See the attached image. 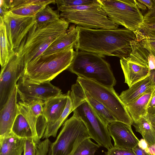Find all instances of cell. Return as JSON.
I'll return each instance as SVG.
<instances>
[{
	"label": "cell",
	"mask_w": 155,
	"mask_h": 155,
	"mask_svg": "<svg viewBox=\"0 0 155 155\" xmlns=\"http://www.w3.org/2000/svg\"><path fill=\"white\" fill-rule=\"evenodd\" d=\"M60 18L77 26L92 29H116L119 25L110 20L97 0L85 5L59 6Z\"/></svg>",
	"instance_id": "obj_5"
},
{
	"label": "cell",
	"mask_w": 155,
	"mask_h": 155,
	"mask_svg": "<svg viewBox=\"0 0 155 155\" xmlns=\"http://www.w3.org/2000/svg\"><path fill=\"white\" fill-rule=\"evenodd\" d=\"M149 153L150 155H155V144L149 146Z\"/></svg>",
	"instance_id": "obj_44"
},
{
	"label": "cell",
	"mask_w": 155,
	"mask_h": 155,
	"mask_svg": "<svg viewBox=\"0 0 155 155\" xmlns=\"http://www.w3.org/2000/svg\"><path fill=\"white\" fill-rule=\"evenodd\" d=\"M134 32L138 42L144 38L155 39V18L144 21L140 27Z\"/></svg>",
	"instance_id": "obj_28"
},
{
	"label": "cell",
	"mask_w": 155,
	"mask_h": 155,
	"mask_svg": "<svg viewBox=\"0 0 155 155\" xmlns=\"http://www.w3.org/2000/svg\"><path fill=\"white\" fill-rule=\"evenodd\" d=\"M110 135L114 140V147L132 149L139 140L133 132L131 126L124 123L114 121L107 125Z\"/></svg>",
	"instance_id": "obj_14"
},
{
	"label": "cell",
	"mask_w": 155,
	"mask_h": 155,
	"mask_svg": "<svg viewBox=\"0 0 155 155\" xmlns=\"http://www.w3.org/2000/svg\"><path fill=\"white\" fill-rule=\"evenodd\" d=\"M79 33L78 26L71 25L64 34L49 46L42 55L58 53L70 48H74L78 41Z\"/></svg>",
	"instance_id": "obj_19"
},
{
	"label": "cell",
	"mask_w": 155,
	"mask_h": 155,
	"mask_svg": "<svg viewBox=\"0 0 155 155\" xmlns=\"http://www.w3.org/2000/svg\"><path fill=\"white\" fill-rule=\"evenodd\" d=\"M105 155H107L106 154H105Z\"/></svg>",
	"instance_id": "obj_46"
},
{
	"label": "cell",
	"mask_w": 155,
	"mask_h": 155,
	"mask_svg": "<svg viewBox=\"0 0 155 155\" xmlns=\"http://www.w3.org/2000/svg\"><path fill=\"white\" fill-rule=\"evenodd\" d=\"M152 123L155 127V120L152 122Z\"/></svg>",
	"instance_id": "obj_45"
},
{
	"label": "cell",
	"mask_w": 155,
	"mask_h": 155,
	"mask_svg": "<svg viewBox=\"0 0 155 155\" xmlns=\"http://www.w3.org/2000/svg\"><path fill=\"white\" fill-rule=\"evenodd\" d=\"M36 144L33 138L25 139L23 155H36Z\"/></svg>",
	"instance_id": "obj_32"
},
{
	"label": "cell",
	"mask_w": 155,
	"mask_h": 155,
	"mask_svg": "<svg viewBox=\"0 0 155 155\" xmlns=\"http://www.w3.org/2000/svg\"><path fill=\"white\" fill-rule=\"evenodd\" d=\"M17 94L16 85L6 104L0 109V138L12 133L13 125L19 113L17 103Z\"/></svg>",
	"instance_id": "obj_15"
},
{
	"label": "cell",
	"mask_w": 155,
	"mask_h": 155,
	"mask_svg": "<svg viewBox=\"0 0 155 155\" xmlns=\"http://www.w3.org/2000/svg\"><path fill=\"white\" fill-rule=\"evenodd\" d=\"M25 65L23 57L15 53L1 68L0 76V109L6 104L17 82L23 74Z\"/></svg>",
	"instance_id": "obj_11"
},
{
	"label": "cell",
	"mask_w": 155,
	"mask_h": 155,
	"mask_svg": "<svg viewBox=\"0 0 155 155\" xmlns=\"http://www.w3.org/2000/svg\"><path fill=\"white\" fill-rule=\"evenodd\" d=\"M153 5L152 8L148 10L144 15V21L150 18H155V0H152Z\"/></svg>",
	"instance_id": "obj_38"
},
{
	"label": "cell",
	"mask_w": 155,
	"mask_h": 155,
	"mask_svg": "<svg viewBox=\"0 0 155 155\" xmlns=\"http://www.w3.org/2000/svg\"><path fill=\"white\" fill-rule=\"evenodd\" d=\"M79 38L75 50L120 59L128 56L132 51L131 42L136 39L134 32L125 28L92 29L78 26Z\"/></svg>",
	"instance_id": "obj_1"
},
{
	"label": "cell",
	"mask_w": 155,
	"mask_h": 155,
	"mask_svg": "<svg viewBox=\"0 0 155 155\" xmlns=\"http://www.w3.org/2000/svg\"><path fill=\"white\" fill-rule=\"evenodd\" d=\"M67 101L65 108L59 119L50 127L46 128L42 138L48 139L51 137H55L58 131L68 115L74 110L70 94V91L67 93Z\"/></svg>",
	"instance_id": "obj_26"
},
{
	"label": "cell",
	"mask_w": 155,
	"mask_h": 155,
	"mask_svg": "<svg viewBox=\"0 0 155 155\" xmlns=\"http://www.w3.org/2000/svg\"><path fill=\"white\" fill-rule=\"evenodd\" d=\"M74 48L42 55L33 63L27 65L21 77L28 81L40 83L50 81L71 65L75 54Z\"/></svg>",
	"instance_id": "obj_4"
},
{
	"label": "cell",
	"mask_w": 155,
	"mask_h": 155,
	"mask_svg": "<svg viewBox=\"0 0 155 155\" xmlns=\"http://www.w3.org/2000/svg\"><path fill=\"white\" fill-rule=\"evenodd\" d=\"M69 23L60 18L48 24L35 23L23 39L18 48L14 50L23 57L25 66L36 61L49 46L64 34L69 28Z\"/></svg>",
	"instance_id": "obj_2"
},
{
	"label": "cell",
	"mask_w": 155,
	"mask_h": 155,
	"mask_svg": "<svg viewBox=\"0 0 155 155\" xmlns=\"http://www.w3.org/2000/svg\"><path fill=\"white\" fill-rule=\"evenodd\" d=\"M84 91L86 101L106 125L107 126L109 123L117 121L113 114L107 107Z\"/></svg>",
	"instance_id": "obj_25"
},
{
	"label": "cell",
	"mask_w": 155,
	"mask_h": 155,
	"mask_svg": "<svg viewBox=\"0 0 155 155\" xmlns=\"http://www.w3.org/2000/svg\"><path fill=\"white\" fill-rule=\"evenodd\" d=\"M67 94H61L44 102L42 115L45 118L48 128L59 119L66 106Z\"/></svg>",
	"instance_id": "obj_17"
},
{
	"label": "cell",
	"mask_w": 155,
	"mask_h": 155,
	"mask_svg": "<svg viewBox=\"0 0 155 155\" xmlns=\"http://www.w3.org/2000/svg\"><path fill=\"white\" fill-rule=\"evenodd\" d=\"M137 5L138 8L144 12L147 10V8L143 4L140 2L139 0H136Z\"/></svg>",
	"instance_id": "obj_43"
},
{
	"label": "cell",
	"mask_w": 155,
	"mask_h": 155,
	"mask_svg": "<svg viewBox=\"0 0 155 155\" xmlns=\"http://www.w3.org/2000/svg\"><path fill=\"white\" fill-rule=\"evenodd\" d=\"M131 44L132 50L130 55L120 60L124 82L129 87L148 76L150 71L149 58L150 53L136 39Z\"/></svg>",
	"instance_id": "obj_9"
},
{
	"label": "cell",
	"mask_w": 155,
	"mask_h": 155,
	"mask_svg": "<svg viewBox=\"0 0 155 155\" xmlns=\"http://www.w3.org/2000/svg\"><path fill=\"white\" fill-rule=\"evenodd\" d=\"M0 63L1 68L4 67L15 54L8 40L5 26L2 17L0 19Z\"/></svg>",
	"instance_id": "obj_24"
},
{
	"label": "cell",
	"mask_w": 155,
	"mask_h": 155,
	"mask_svg": "<svg viewBox=\"0 0 155 155\" xmlns=\"http://www.w3.org/2000/svg\"><path fill=\"white\" fill-rule=\"evenodd\" d=\"M103 58L96 54L75 50V56L67 69L79 77L113 88L116 81L110 65Z\"/></svg>",
	"instance_id": "obj_3"
},
{
	"label": "cell",
	"mask_w": 155,
	"mask_h": 155,
	"mask_svg": "<svg viewBox=\"0 0 155 155\" xmlns=\"http://www.w3.org/2000/svg\"><path fill=\"white\" fill-rule=\"evenodd\" d=\"M35 23L38 24H48L59 20L60 14L58 10H54L48 5L35 15Z\"/></svg>",
	"instance_id": "obj_29"
},
{
	"label": "cell",
	"mask_w": 155,
	"mask_h": 155,
	"mask_svg": "<svg viewBox=\"0 0 155 155\" xmlns=\"http://www.w3.org/2000/svg\"><path fill=\"white\" fill-rule=\"evenodd\" d=\"M17 91L21 101L39 99L44 102L62 94L61 89L50 81L40 83L31 82L21 77L16 85Z\"/></svg>",
	"instance_id": "obj_13"
},
{
	"label": "cell",
	"mask_w": 155,
	"mask_h": 155,
	"mask_svg": "<svg viewBox=\"0 0 155 155\" xmlns=\"http://www.w3.org/2000/svg\"><path fill=\"white\" fill-rule=\"evenodd\" d=\"M94 0H57L56 3L59 6H73L88 5L93 3Z\"/></svg>",
	"instance_id": "obj_31"
},
{
	"label": "cell",
	"mask_w": 155,
	"mask_h": 155,
	"mask_svg": "<svg viewBox=\"0 0 155 155\" xmlns=\"http://www.w3.org/2000/svg\"><path fill=\"white\" fill-rule=\"evenodd\" d=\"M154 91L152 86L134 101L125 105L133 122L141 116L147 115L148 106Z\"/></svg>",
	"instance_id": "obj_20"
},
{
	"label": "cell",
	"mask_w": 155,
	"mask_h": 155,
	"mask_svg": "<svg viewBox=\"0 0 155 155\" xmlns=\"http://www.w3.org/2000/svg\"><path fill=\"white\" fill-rule=\"evenodd\" d=\"M2 18L8 40L14 51L18 48L23 39L35 23V15L20 16L9 11Z\"/></svg>",
	"instance_id": "obj_12"
},
{
	"label": "cell",
	"mask_w": 155,
	"mask_h": 155,
	"mask_svg": "<svg viewBox=\"0 0 155 155\" xmlns=\"http://www.w3.org/2000/svg\"><path fill=\"white\" fill-rule=\"evenodd\" d=\"M109 18L118 25L133 31L144 21V15L136 0H97Z\"/></svg>",
	"instance_id": "obj_7"
},
{
	"label": "cell",
	"mask_w": 155,
	"mask_h": 155,
	"mask_svg": "<svg viewBox=\"0 0 155 155\" xmlns=\"http://www.w3.org/2000/svg\"><path fill=\"white\" fill-rule=\"evenodd\" d=\"M107 155H135L132 149L113 147L108 150Z\"/></svg>",
	"instance_id": "obj_34"
},
{
	"label": "cell",
	"mask_w": 155,
	"mask_h": 155,
	"mask_svg": "<svg viewBox=\"0 0 155 155\" xmlns=\"http://www.w3.org/2000/svg\"><path fill=\"white\" fill-rule=\"evenodd\" d=\"M90 138L82 121L74 114L64 123L56 140L49 148L50 155H72L80 143Z\"/></svg>",
	"instance_id": "obj_8"
},
{
	"label": "cell",
	"mask_w": 155,
	"mask_h": 155,
	"mask_svg": "<svg viewBox=\"0 0 155 155\" xmlns=\"http://www.w3.org/2000/svg\"><path fill=\"white\" fill-rule=\"evenodd\" d=\"M139 42L144 48L155 57V39L144 38Z\"/></svg>",
	"instance_id": "obj_36"
},
{
	"label": "cell",
	"mask_w": 155,
	"mask_h": 155,
	"mask_svg": "<svg viewBox=\"0 0 155 155\" xmlns=\"http://www.w3.org/2000/svg\"><path fill=\"white\" fill-rule=\"evenodd\" d=\"M43 103V101L39 99L21 101L18 103L19 113L29 124L36 144L41 141L37 134L36 124L39 118L42 115Z\"/></svg>",
	"instance_id": "obj_16"
},
{
	"label": "cell",
	"mask_w": 155,
	"mask_h": 155,
	"mask_svg": "<svg viewBox=\"0 0 155 155\" xmlns=\"http://www.w3.org/2000/svg\"><path fill=\"white\" fill-rule=\"evenodd\" d=\"M73 112V114L79 118L84 123L91 138L95 140L100 146L108 150L113 147L107 126L93 110L86 100Z\"/></svg>",
	"instance_id": "obj_10"
},
{
	"label": "cell",
	"mask_w": 155,
	"mask_h": 155,
	"mask_svg": "<svg viewBox=\"0 0 155 155\" xmlns=\"http://www.w3.org/2000/svg\"><path fill=\"white\" fill-rule=\"evenodd\" d=\"M149 76L155 91V69L150 71Z\"/></svg>",
	"instance_id": "obj_41"
},
{
	"label": "cell",
	"mask_w": 155,
	"mask_h": 155,
	"mask_svg": "<svg viewBox=\"0 0 155 155\" xmlns=\"http://www.w3.org/2000/svg\"><path fill=\"white\" fill-rule=\"evenodd\" d=\"M25 139L12 133L0 138V155H23Z\"/></svg>",
	"instance_id": "obj_21"
},
{
	"label": "cell",
	"mask_w": 155,
	"mask_h": 155,
	"mask_svg": "<svg viewBox=\"0 0 155 155\" xmlns=\"http://www.w3.org/2000/svg\"><path fill=\"white\" fill-rule=\"evenodd\" d=\"M137 145L146 152L149 153V146L146 141L143 138L141 139L138 142Z\"/></svg>",
	"instance_id": "obj_39"
},
{
	"label": "cell",
	"mask_w": 155,
	"mask_h": 155,
	"mask_svg": "<svg viewBox=\"0 0 155 155\" xmlns=\"http://www.w3.org/2000/svg\"><path fill=\"white\" fill-rule=\"evenodd\" d=\"M12 133L21 138H33L32 133L29 124L24 117L20 113L17 115L14 122Z\"/></svg>",
	"instance_id": "obj_27"
},
{
	"label": "cell",
	"mask_w": 155,
	"mask_h": 155,
	"mask_svg": "<svg viewBox=\"0 0 155 155\" xmlns=\"http://www.w3.org/2000/svg\"><path fill=\"white\" fill-rule=\"evenodd\" d=\"M10 7V0H0V16L3 17L9 11Z\"/></svg>",
	"instance_id": "obj_37"
},
{
	"label": "cell",
	"mask_w": 155,
	"mask_h": 155,
	"mask_svg": "<svg viewBox=\"0 0 155 155\" xmlns=\"http://www.w3.org/2000/svg\"><path fill=\"white\" fill-rule=\"evenodd\" d=\"M152 86L148 75L132 85L127 90L122 91L119 97L125 105L127 104L134 101Z\"/></svg>",
	"instance_id": "obj_22"
},
{
	"label": "cell",
	"mask_w": 155,
	"mask_h": 155,
	"mask_svg": "<svg viewBox=\"0 0 155 155\" xmlns=\"http://www.w3.org/2000/svg\"><path fill=\"white\" fill-rule=\"evenodd\" d=\"M77 81L85 91L107 107L117 121L132 125L133 120L114 87H108L93 81L79 77Z\"/></svg>",
	"instance_id": "obj_6"
},
{
	"label": "cell",
	"mask_w": 155,
	"mask_h": 155,
	"mask_svg": "<svg viewBox=\"0 0 155 155\" xmlns=\"http://www.w3.org/2000/svg\"></svg>",
	"instance_id": "obj_47"
},
{
	"label": "cell",
	"mask_w": 155,
	"mask_h": 155,
	"mask_svg": "<svg viewBox=\"0 0 155 155\" xmlns=\"http://www.w3.org/2000/svg\"><path fill=\"white\" fill-rule=\"evenodd\" d=\"M139 1L146 6L148 8V10L152 8L153 5L152 0H139Z\"/></svg>",
	"instance_id": "obj_42"
},
{
	"label": "cell",
	"mask_w": 155,
	"mask_h": 155,
	"mask_svg": "<svg viewBox=\"0 0 155 155\" xmlns=\"http://www.w3.org/2000/svg\"><path fill=\"white\" fill-rule=\"evenodd\" d=\"M51 143L48 139H46L37 144L36 155H47Z\"/></svg>",
	"instance_id": "obj_33"
},
{
	"label": "cell",
	"mask_w": 155,
	"mask_h": 155,
	"mask_svg": "<svg viewBox=\"0 0 155 155\" xmlns=\"http://www.w3.org/2000/svg\"><path fill=\"white\" fill-rule=\"evenodd\" d=\"M148 116L152 122L155 120V91L150 99L147 109Z\"/></svg>",
	"instance_id": "obj_35"
},
{
	"label": "cell",
	"mask_w": 155,
	"mask_h": 155,
	"mask_svg": "<svg viewBox=\"0 0 155 155\" xmlns=\"http://www.w3.org/2000/svg\"><path fill=\"white\" fill-rule=\"evenodd\" d=\"M132 125L147 142L149 146L155 144V127L148 115L142 116L133 122Z\"/></svg>",
	"instance_id": "obj_23"
},
{
	"label": "cell",
	"mask_w": 155,
	"mask_h": 155,
	"mask_svg": "<svg viewBox=\"0 0 155 155\" xmlns=\"http://www.w3.org/2000/svg\"><path fill=\"white\" fill-rule=\"evenodd\" d=\"M9 11L13 14L24 16H35L46 5L56 3V0H10Z\"/></svg>",
	"instance_id": "obj_18"
},
{
	"label": "cell",
	"mask_w": 155,
	"mask_h": 155,
	"mask_svg": "<svg viewBox=\"0 0 155 155\" xmlns=\"http://www.w3.org/2000/svg\"><path fill=\"white\" fill-rule=\"evenodd\" d=\"M91 139L86 138L81 141L72 155H94L100 146L93 142Z\"/></svg>",
	"instance_id": "obj_30"
},
{
	"label": "cell",
	"mask_w": 155,
	"mask_h": 155,
	"mask_svg": "<svg viewBox=\"0 0 155 155\" xmlns=\"http://www.w3.org/2000/svg\"><path fill=\"white\" fill-rule=\"evenodd\" d=\"M132 150L135 155H150L139 147L137 145L133 148Z\"/></svg>",
	"instance_id": "obj_40"
}]
</instances>
